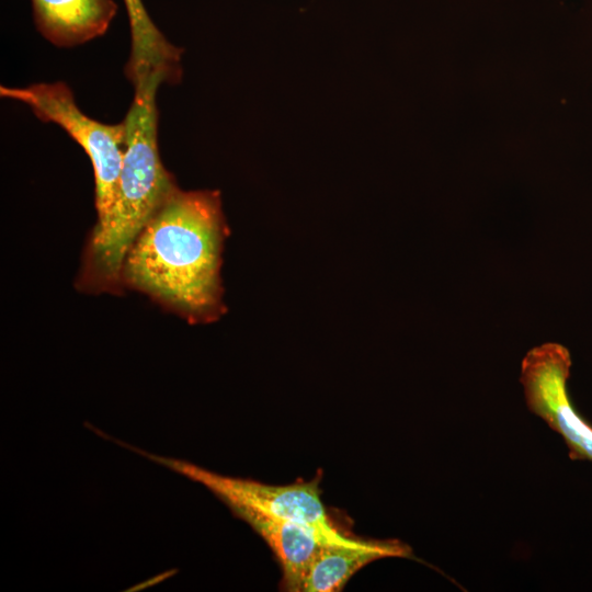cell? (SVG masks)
Masks as SVG:
<instances>
[{
	"mask_svg": "<svg viewBox=\"0 0 592 592\" xmlns=\"http://www.w3.org/2000/svg\"><path fill=\"white\" fill-rule=\"evenodd\" d=\"M408 545L397 539L367 540L357 546L325 544L312 559L303 582L305 592L341 591L366 565L387 557H411Z\"/></svg>",
	"mask_w": 592,
	"mask_h": 592,
	"instance_id": "obj_8",
	"label": "cell"
},
{
	"mask_svg": "<svg viewBox=\"0 0 592 592\" xmlns=\"http://www.w3.org/2000/svg\"><path fill=\"white\" fill-rule=\"evenodd\" d=\"M246 521L267 544L283 572V587L287 591L303 589L305 574L325 542L318 534L303 525L271 517L252 510L232 511Z\"/></svg>",
	"mask_w": 592,
	"mask_h": 592,
	"instance_id": "obj_7",
	"label": "cell"
},
{
	"mask_svg": "<svg viewBox=\"0 0 592 592\" xmlns=\"http://www.w3.org/2000/svg\"><path fill=\"white\" fill-rule=\"evenodd\" d=\"M38 32L58 47H72L103 35L117 5L113 0H31Z\"/></svg>",
	"mask_w": 592,
	"mask_h": 592,
	"instance_id": "obj_6",
	"label": "cell"
},
{
	"mask_svg": "<svg viewBox=\"0 0 592 592\" xmlns=\"http://www.w3.org/2000/svg\"><path fill=\"white\" fill-rule=\"evenodd\" d=\"M121 444L205 486L231 511L247 509L303 525L328 544L357 546L367 542L341 533L331 522L321 500L320 474L309 481L266 485L252 479L221 476L184 460L152 455L123 442Z\"/></svg>",
	"mask_w": 592,
	"mask_h": 592,
	"instance_id": "obj_3",
	"label": "cell"
},
{
	"mask_svg": "<svg viewBox=\"0 0 592 592\" xmlns=\"http://www.w3.org/2000/svg\"><path fill=\"white\" fill-rule=\"evenodd\" d=\"M571 357L558 343L530 350L520 382L527 408L563 439L571 459L592 460V426L573 408L567 390Z\"/></svg>",
	"mask_w": 592,
	"mask_h": 592,
	"instance_id": "obj_5",
	"label": "cell"
},
{
	"mask_svg": "<svg viewBox=\"0 0 592 592\" xmlns=\"http://www.w3.org/2000/svg\"><path fill=\"white\" fill-rule=\"evenodd\" d=\"M227 234L218 191L177 186L128 250L122 284L189 322H213L225 312L219 270Z\"/></svg>",
	"mask_w": 592,
	"mask_h": 592,
	"instance_id": "obj_1",
	"label": "cell"
},
{
	"mask_svg": "<svg viewBox=\"0 0 592 592\" xmlns=\"http://www.w3.org/2000/svg\"><path fill=\"white\" fill-rule=\"evenodd\" d=\"M2 98L26 104L44 122L59 125L89 156L95 182L98 223L111 209L126 147L125 122L104 124L86 115L64 82L0 87Z\"/></svg>",
	"mask_w": 592,
	"mask_h": 592,
	"instance_id": "obj_4",
	"label": "cell"
},
{
	"mask_svg": "<svg viewBox=\"0 0 592 592\" xmlns=\"http://www.w3.org/2000/svg\"><path fill=\"white\" fill-rule=\"evenodd\" d=\"M132 37L126 76L133 83L143 75L162 70L169 83L181 78L182 49L172 45L155 25L141 0H124Z\"/></svg>",
	"mask_w": 592,
	"mask_h": 592,
	"instance_id": "obj_9",
	"label": "cell"
},
{
	"mask_svg": "<svg viewBox=\"0 0 592 592\" xmlns=\"http://www.w3.org/2000/svg\"><path fill=\"white\" fill-rule=\"evenodd\" d=\"M168 76L153 70L133 82L134 99L124 119L126 147L114 203L93 229L80 275L81 287L111 291L122 285L132 244L177 187L158 149L157 91Z\"/></svg>",
	"mask_w": 592,
	"mask_h": 592,
	"instance_id": "obj_2",
	"label": "cell"
}]
</instances>
